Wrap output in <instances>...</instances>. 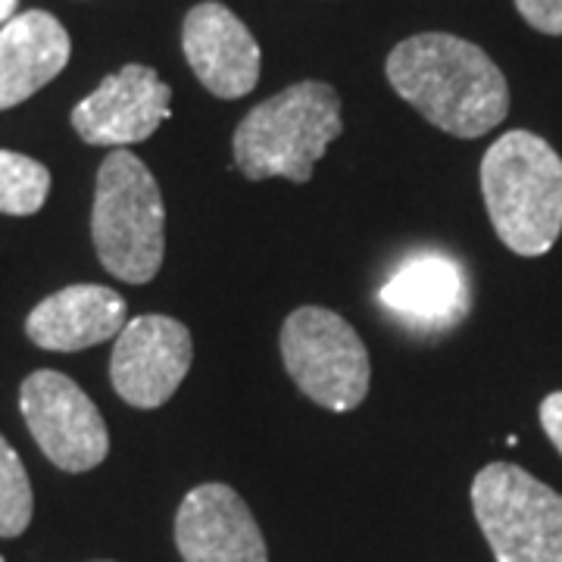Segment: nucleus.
Listing matches in <instances>:
<instances>
[{"label":"nucleus","instance_id":"obj_8","mask_svg":"<svg viewBox=\"0 0 562 562\" xmlns=\"http://www.w3.org/2000/svg\"><path fill=\"white\" fill-rule=\"evenodd\" d=\"M191 362V331L172 316L150 313L125 322L110 357V382L128 406L157 409L179 391Z\"/></svg>","mask_w":562,"mask_h":562},{"label":"nucleus","instance_id":"obj_18","mask_svg":"<svg viewBox=\"0 0 562 562\" xmlns=\"http://www.w3.org/2000/svg\"><path fill=\"white\" fill-rule=\"evenodd\" d=\"M541 425L547 431V438L553 441V447L562 453V391L543 397L541 403Z\"/></svg>","mask_w":562,"mask_h":562},{"label":"nucleus","instance_id":"obj_2","mask_svg":"<svg viewBox=\"0 0 562 562\" xmlns=\"http://www.w3.org/2000/svg\"><path fill=\"white\" fill-rule=\"evenodd\" d=\"M491 225L513 254L543 257L562 232V157L535 132H506L482 160Z\"/></svg>","mask_w":562,"mask_h":562},{"label":"nucleus","instance_id":"obj_13","mask_svg":"<svg viewBox=\"0 0 562 562\" xmlns=\"http://www.w3.org/2000/svg\"><path fill=\"white\" fill-rule=\"evenodd\" d=\"M125 301L103 284H69L29 313L25 335L41 350L79 353L85 347L120 338Z\"/></svg>","mask_w":562,"mask_h":562},{"label":"nucleus","instance_id":"obj_11","mask_svg":"<svg viewBox=\"0 0 562 562\" xmlns=\"http://www.w3.org/2000/svg\"><path fill=\"white\" fill-rule=\"evenodd\" d=\"M176 543L184 562H269L254 513L235 487L220 482L188 491L176 516Z\"/></svg>","mask_w":562,"mask_h":562},{"label":"nucleus","instance_id":"obj_3","mask_svg":"<svg viewBox=\"0 0 562 562\" xmlns=\"http://www.w3.org/2000/svg\"><path fill=\"white\" fill-rule=\"evenodd\" d=\"M344 132L341 98L328 81H297L257 103L235 128V166L244 179H313L328 144Z\"/></svg>","mask_w":562,"mask_h":562},{"label":"nucleus","instance_id":"obj_20","mask_svg":"<svg viewBox=\"0 0 562 562\" xmlns=\"http://www.w3.org/2000/svg\"><path fill=\"white\" fill-rule=\"evenodd\" d=\"M0 562H7V560H3V557H0Z\"/></svg>","mask_w":562,"mask_h":562},{"label":"nucleus","instance_id":"obj_12","mask_svg":"<svg viewBox=\"0 0 562 562\" xmlns=\"http://www.w3.org/2000/svg\"><path fill=\"white\" fill-rule=\"evenodd\" d=\"M379 301L406 328L425 335H438L460 325L472 303L462 266L438 250H422L406 257L382 284Z\"/></svg>","mask_w":562,"mask_h":562},{"label":"nucleus","instance_id":"obj_15","mask_svg":"<svg viewBox=\"0 0 562 562\" xmlns=\"http://www.w3.org/2000/svg\"><path fill=\"white\" fill-rule=\"evenodd\" d=\"M50 194L47 166L16 150H0V213L32 216Z\"/></svg>","mask_w":562,"mask_h":562},{"label":"nucleus","instance_id":"obj_10","mask_svg":"<svg viewBox=\"0 0 562 562\" xmlns=\"http://www.w3.org/2000/svg\"><path fill=\"white\" fill-rule=\"evenodd\" d=\"M181 50L191 72L213 98L238 101L260 81V44L220 0H203L188 10L181 25Z\"/></svg>","mask_w":562,"mask_h":562},{"label":"nucleus","instance_id":"obj_7","mask_svg":"<svg viewBox=\"0 0 562 562\" xmlns=\"http://www.w3.org/2000/svg\"><path fill=\"white\" fill-rule=\"evenodd\" d=\"M20 409L41 453L63 472L79 475L106 460V422L69 375L57 369L32 372L20 387Z\"/></svg>","mask_w":562,"mask_h":562},{"label":"nucleus","instance_id":"obj_14","mask_svg":"<svg viewBox=\"0 0 562 562\" xmlns=\"http://www.w3.org/2000/svg\"><path fill=\"white\" fill-rule=\"evenodd\" d=\"M72 57L63 22L47 10H25L0 25V110L20 106L54 81Z\"/></svg>","mask_w":562,"mask_h":562},{"label":"nucleus","instance_id":"obj_4","mask_svg":"<svg viewBox=\"0 0 562 562\" xmlns=\"http://www.w3.org/2000/svg\"><path fill=\"white\" fill-rule=\"evenodd\" d=\"M91 238L110 276L128 284L157 279L166 254V206L154 172L125 147L101 162Z\"/></svg>","mask_w":562,"mask_h":562},{"label":"nucleus","instance_id":"obj_6","mask_svg":"<svg viewBox=\"0 0 562 562\" xmlns=\"http://www.w3.org/2000/svg\"><path fill=\"white\" fill-rule=\"evenodd\" d=\"M281 360L288 375L313 403L350 413L369 391V353L350 322L325 310L301 306L281 325Z\"/></svg>","mask_w":562,"mask_h":562},{"label":"nucleus","instance_id":"obj_19","mask_svg":"<svg viewBox=\"0 0 562 562\" xmlns=\"http://www.w3.org/2000/svg\"><path fill=\"white\" fill-rule=\"evenodd\" d=\"M16 7H20V0H0V25L16 16Z\"/></svg>","mask_w":562,"mask_h":562},{"label":"nucleus","instance_id":"obj_16","mask_svg":"<svg viewBox=\"0 0 562 562\" xmlns=\"http://www.w3.org/2000/svg\"><path fill=\"white\" fill-rule=\"evenodd\" d=\"M35 497L20 453L0 435V538H20L32 522Z\"/></svg>","mask_w":562,"mask_h":562},{"label":"nucleus","instance_id":"obj_5","mask_svg":"<svg viewBox=\"0 0 562 562\" xmlns=\"http://www.w3.org/2000/svg\"><path fill=\"white\" fill-rule=\"evenodd\" d=\"M472 509L497 562H562V497L522 465H484Z\"/></svg>","mask_w":562,"mask_h":562},{"label":"nucleus","instance_id":"obj_1","mask_svg":"<svg viewBox=\"0 0 562 562\" xmlns=\"http://www.w3.org/2000/svg\"><path fill=\"white\" fill-rule=\"evenodd\" d=\"M397 98L453 138H482L509 113L501 66L472 41L422 32L401 41L384 63Z\"/></svg>","mask_w":562,"mask_h":562},{"label":"nucleus","instance_id":"obj_9","mask_svg":"<svg viewBox=\"0 0 562 562\" xmlns=\"http://www.w3.org/2000/svg\"><path fill=\"white\" fill-rule=\"evenodd\" d=\"M172 113V88L157 69L128 63L72 110V128L85 144L128 147L147 140Z\"/></svg>","mask_w":562,"mask_h":562},{"label":"nucleus","instance_id":"obj_17","mask_svg":"<svg viewBox=\"0 0 562 562\" xmlns=\"http://www.w3.org/2000/svg\"><path fill=\"white\" fill-rule=\"evenodd\" d=\"M516 10L535 32L541 35H562V0H516Z\"/></svg>","mask_w":562,"mask_h":562}]
</instances>
